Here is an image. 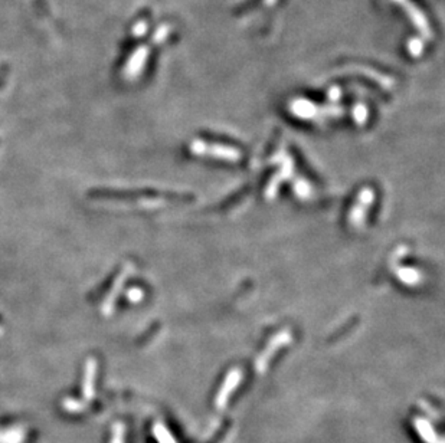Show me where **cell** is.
<instances>
[{"label":"cell","mask_w":445,"mask_h":443,"mask_svg":"<svg viewBox=\"0 0 445 443\" xmlns=\"http://www.w3.org/2000/svg\"><path fill=\"white\" fill-rule=\"evenodd\" d=\"M357 199H359V202L352 209V213H350V217H349L350 224L355 225V226H359L362 224V219H363V214L366 213L367 206L372 203V200H374V192L370 190V189H363Z\"/></svg>","instance_id":"2"},{"label":"cell","mask_w":445,"mask_h":443,"mask_svg":"<svg viewBox=\"0 0 445 443\" xmlns=\"http://www.w3.org/2000/svg\"><path fill=\"white\" fill-rule=\"evenodd\" d=\"M295 192H297V195L299 196H302V198H306L309 193H310V189H309V184L306 183V181H300L299 184H297L295 186Z\"/></svg>","instance_id":"5"},{"label":"cell","mask_w":445,"mask_h":443,"mask_svg":"<svg viewBox=\"0 0 445 443\" xmlns=\"http://www.w3.org/2000/svg\"><path fill=\"white\" fill-rule=\"evenodd\" d=\"M191 150L195 152V154H209V156H215L219 159L224 160H230V162H235L241 157L239 152L232 149V147H225V145H208L202 141H196L191 145Z\"/></svg>","instance_id":"1"},{"label":"cell","mask_w":445,"mask_h":443,"mask_svg":"<svg viewBox=\"0 0 445 443\" xmlns=\"http://www.w3.org/2000/svg\"><path fill=\"white\" fill-rule=\"evenodd\" d=\"M363 116L366 117V111H364V108H357V121L359 123H363V121H366L364 119H363Z\"/></svg>","instance_id":"7"},{"label":"cell","mask_w":445,"mask_h":443,"mask_svg":"<svg viewBox=\"0 0 445 443\" xmlns=\"http://www.w3.org/2000/svg\"><path fill=\"white\" fill-rule=\"evenodd\" d=\"M294 113L297 114V116H300V117H312L313 116V113H314V109L312 108V105L307 102H302V104H297V107H295V109H294Z\"/></svg>","instance_id":"4"},{"label":"cell","mask_w":445,"mask_h":443,"mask_svg":"<svg viewBox=\"0 0 445 443\" xmlns=\"http://www.w3.org/2000/svg\"><path fill=\"white\" fill-rule=\"evenodd\" d=\"M141 297H143V293L140 292V289H138V292H134V289H131V291L129 292V298H130V300L134 298V301H137V300H140Z\"/></svg>","instance_id":"6"},{"label":"cell","mask_w":445,"mask_h":443,"mask_svg":"<svg viewBox=\"0 0 445 443\" xmlns=\"http://www.w3.org/2000/svg\"><path fill=\"white\" fill-rule=\"evenodd\" d=\"M398 277L408 285H417L420 282V272L415 269H399Z\"/></svg>","instance_id":"3"}]
</instances>
